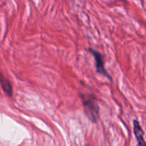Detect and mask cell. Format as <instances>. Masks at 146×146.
I'll use <instances>...</instances> for the list:
<instances>
[{
    "instance_id": "5b68a950",
    "label": "cell",
    "mask_w": 146,
    "mask_h": 146,
    "mask_svg": "<svg viewBox=\"0 0 146 146\" xmlns=\"http://www.w3.org/2000/svg\"><path fill=\"white\" fill-rule=\"evenodd\" d=\"M86 146H91L90 145H86Z\"/></svg>"
},
{
    "instance_id": "7a4b0ae2",
    "label": "cell",
    "mask_w": 146,
    "mask_h": 146,
    "mask_svg": "<svg viewBox=\"0 0 146 146\" xmlns=\"http://www.w3.org/2000/svg\"><path fill=\"white\" fill-rule=\"evenodd\" d=\"M88 51L92 54L94 59H95L96 70V72L98 73L99 74H101V75H102L103 76L108 78V79L111 81V76L109 75V74H108L107 70L105 68V66H104V61L102 56V54H101L99 51L94 49V48H91V47H89V48H88Z\"/></svg>"
},
{
    "instance_id": "6da1fadb",
    "label": "cell",
    "mask_w": 146,
    "mask_h": 146,
    "mask_svg": "<svg viewBox=\"0 0 146 146\" xmlns=\"http://www.w3.org/2000/svg\"><path fill=\"white\" fill-rule=\"evenodd\" d=\"M86 116L92 123H96L100 119V106L95 96L80 94Z\"/></svg>"
},
{
    "instance_id": "3957f363",
    "label": "cell",
    "mask_w": 146,
    "mask_h": 146,
    "mask_svg": "<svg viewBox=\"0 0 146 146\" xmlns=\"http://www.w3.org/2000/svg\"><path fill=\"white\" fill-rule=\"evenodd\" d=\"M133 131L135 138L138 141V146H145V142L144 140V131L140 123L137 120L133 121Z\"/></svg>"
},
{
    "instance_id": "277c9868",
    "label": "cell",
    "mask_w": 146,
    "mask_h": 146,
    "mask_svg": "<svg viewBox=\"0 0 146 146\" xmlns=\"http://www.w3.org/2000/svg\"><path fill=\"white\" fill-rule=\"evenodd\" d=\"M0 85H1L3 91L9 97L12 96L13 89L11 82L1 73H0Z\"/></svg>"
}]
</instances>
